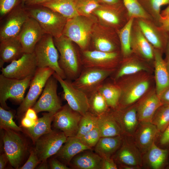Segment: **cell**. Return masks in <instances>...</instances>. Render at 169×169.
<instances>
[{
  "instance_id": "39",
  "label": "cell",
  "mask_w": 169,
  "mask_h": 169,
  "mask_svg": "<svg viewBox=\"0 0 169 169\" xmlns=\"http://www.w3.org/2000/svg\"><path fill=\"white\" fill-rule=\"evenodd\" d=\"M130 18H150L149 15L138 0H122Z\"/></svg>"
},
{
  "instance_id": "41",
  "label": "cell",
  "mask_w": 169,
  "mask_h": 169,
  "mask_svg": "<svg viewBox=\"0 0 169 169\" xmlns=\"http://www.w3.org/2000/svg\"><path fill=\"white\" fill-rule=\"evenodd\" d=\"M79 15L90 17L93 12L101 5L98 0H75Z\"/></svg>"
},
{
  "instance_id": "6",
  "label": "cell",
  "mask_w": 169,
  "mask_h": 169,
  "mask_svg": "<svg viewBox=\"0 0 169 169\" xmlns=\"http://www.w3.org/2000/svg\"><path fill=\"white\" fill-rule=\"evenodd\" d=\"M4 130L3 140L5 153L11 165L15 168L19 169L27 151L26 141L15 131Z\"/></svg>"
},
{
  "instance_id": "14",
  "label": "cell",
  "mask_w": 169,
  "mask_h": 169,
  "mask_svg": "<svg viewBox=\"0 0 169 169\" xmlns=\"http://www.w3.org/2000/svg\"><path fill=\"white\" fill-rule=\"evenodd\" d=\"M0 26V41L18 37L29 17L25 6L20 4L8 14Z\"/></svg>"
},
{
  "instance_id": "10",
  "label": "cell",
  "mask_w": 169,
  "mask_h": 169,
  "mask_svg": "<svg viewBox=\"0 0 169 169\" xmlns=\"http://www.w3.org/2000/svg\"><path fill=\"white\" fill-rule=\"evenodd\" d=\"M37 68L34 53H24L19 59L2 68L1 74L8 78L23 79L33 77Z\"/></svg>"
},
{
  "instance_id": "21",
  "label": "cell",
  "mask_w": 169,
  "mask_h": 169,
  "mask_svg": "<svg viewBox=\"0 0 169 169\" xmlns=\"http://www.w3.org/2000/svg\"><path fill=\"white\" fill-rule=\"evenodd\" d=\"M169 147L161 148L154 142L143 155V166L147 169H161L168 166Z\"/></svg>"
},
{
  "instance_id": "1",
  "label": "cell",
  "mask_w": 169,
  "mask_h": 169,
  "mask_svg": "<svg viewBox=\"0 0 169 169\" xmlns=\"http://www.w3.org/2000/svg\"><path fill=\"white\" fill-rule=\"evenodd\" d=\"M54 41L60 54L59 64L66 79L74 80L80 74L83 66L72 41L63 35L54 38Z\"/></svg>"
},
{
  "instance_id": "34",
  "label": "cell",
  "mask_w": 169,
  "mask_h": 169,
  "mask_svg": "<svg viewBox=\"0 0 169 169\" xmlns=\"http://www.w3.org/2000/svg\"><path fill=\"white\" fill-rule=\"evenodd\" d=\"M89 111L98 116L108 111L110 108L105 100L97 90L88 95Z\"/></svg>"
},
{
  "instance_id": "16",
  "label": "cell",
  "mask_w": 169,
  "mask_h": 169,
  "mask_svg": "<svg viewBox=\"0 0 169 169\" xmlns=\"http://www.w3.org/2000/svg\"><path fill=\"white\" fill-rule=\"evenodd\" d=\"M38 22L29 17L18 36L24 53H33L38 42L45 34Z\"/></svg>"
},
{
  "instance_id": "59",
  "label": "cell",
  "mask_w": 169,
  "mask_h": 169,
  "mask_svg": "<svg viewBox=\"0 0 169 169\" xmlns=\"http://www.w3.org/2000/svg\"><path fill=\"white\" fill-rule=\"evenodd\" d=\"M47 160H44L41 162L39 166L38 167L37 169H48L49 167L48 165Z\"/></svg>"
},
{
  "instance_id": "3",
  "label": "cell",
  "mask_w": 169,
  "mask_h": 169,
  "mask_svg": "<svg viewBox=\"0 0 169 169\" xmlns=\"http://www.w3.org/2000/svg\"><path fill=\"white\" fill-rule=\"evenodd\" d=\"M58 51L54 41V37L45 34L36 45L33 53L38 68L49 67L63 79L65 75L59 66Z\"/></svg>"
},
{
  "instance_id": "8",
  "label": "cell",
  "mask_w": 169,
  "mask_h": 169,
  "mask_svg": "<svg viewBox=\"0 0 169 169\" xmlns=\"http://www.w3.org/2000/svg\"><path fill=\"white\" fill-rule=\"evenodd\" d=\"M113 71V69L84 68L72 83L74 87L85 93L88 96L96 90Z\"/></svg>"
},
{
  "instance_id": "18",
  "label": "cell",
  "mask_w": 169,
  "mask_h": 169,
  "mask_svg": "<svg viewBox=\"0 0 169 169\" xmlns=\"http://www.w3.org/2000/svg\"><path fill=\"white\" fill-rule=\"evenodd\" d=\"M83 51L82 62L84 68L112 69L116 63L118 54L115 52H106L95 50Z\"/></svg>"
},
{
  "instance_id": "4",
  "label": "cell",
  "mask_w": 169,
  "mask_h": 169,
  "mask_svg": "<svg viewBox=\"0 0 169 169\" xmlns=\"http://www.w3.org/2000/svg\"><path fill=\"white\" fill-rule=\"evenodd\" d=\"M94 23L90 17L79 15L67 20L62 35L85 50L92 36Z\"/></svg>"
},
{
  "instance_id": "13",
  "label": "cell",
  "mask_w": 169,
  "mask_h": 169,
  "mask_svg": "<svg viewBox=\"0 0 169 169\" xmlns=\"http://www.w3.org/2000/svg\"><path fill=\"white\" fill-rule=\"evenodd\" d=\"M58 82L53 75L48 79L39 100L32 107L37 113L47 111L55 113L61 108L57 93Z\"/></svg>"
},
{
  "instance_id": "31",
  "label": "cell",
  "mask_w": 169,
  "mask_h": 169,
  "mask_svg": "<svg viewBox=\"0 0 169 169\" xmlns=\"http://www.w3.org/2000/svg\"><path fill=\"white\" fill-rule=\"evenodd\" d=\"M97 90L104 97L110 108L114 109L118 107L121 94V89L118 84L103 82Z\"/></svg>"
},
{
  "instance_id": "2",
  "label": "cell",
  "mask_w": 169,
  "mask_h": 169,
  "mask_svg": "<svg viewBox=\"0 0 169 169\" xmlns=\"http://www.w3.org/2000/svg\"><path fill=\"white\" fill-rule=\"evenodd\" d=\"M29 17L35 19L45 34L54 38L62 35L67 19L59 13L41 5L25 6Z\"/></svg>"
},
{
  "instance_id": "35",
  "label": "cell",
  "mask_w": 169,
  "mask_h": 169,
  "mask_svg": "<svg viewBox=\"0 0 169 169\" xmlns=\"http://www.w3.org/2000/svg\"><path fill=\"white\" fill-rule=\"evenodd\" d=\"M134 18H130L124 26L119 31L121 51L124 57L131 52V30Z\"/></svg>"
},
{
  "instance_id": "27",
  "label": "cell",
  "mask_w": 169,
  "mask_h": 169,
  "mask_svg": "<svg viewBox=\"0 0 169 169\" xmlns=\"http://www.w3.org/2000/svg\"><path fill=\"white\" fill-rule=\"evenodd\" d=\"M98 117L97 126L101 137L123 135L121 128L112 115L110 109Z\"/></svg>"
},
{
  "instance_id": "25",
  "label": "cell",
  "mask_w": 169,
  "mask_h": 169,
  "mask_svg": "<svg viewBox=\"0 0 169 169\" xmlns=\"http://www.w3.org/2000/svg\"><path fill=\"white\" fill-rule=\"evenodd\" d=\"M92 150H87L79 153L72 159L69 165L76 169H101L102 158Z\"/></svg>"
},
{
  "instance_id": "54",
  "label": "cell",
  "mask_w": 169,
  "mask_h": 169,
  "mask_svg": "<svg viewBox=\"0 0 169 169\" xmlns=\"http://www.w3.org/2000/svg\"><path fill=\"white\" fill-rule=\"evenodd\" d=\"M100 3H102L105 5L113 6L119 7L120 5V0H98Z\"/></svg>"
},
{
  "instance_id": "17",
  "label": "cell",
  "mask_w": 169,
  "mask_h": 169,
  "mask_svg": "<svg viewBox=\"0 0 169 169\" xmlns=\"http://www.w3.org/2000/svg\"><path fill=\"white\" fill-rule=\"evenodd\" d=\"M111 109V112L119 125L123 135L133 137L139 123L136 104L124 108Z\"/></svg>"
},
{
  "instance_id": "37",
  "label": "cell",
  "mask_w": 169,
  "mask_h": 169,
  "mask_svg": "<svg viewBox=\"0 0 169 169\" xmlns=\"http://www.w3.org/2000/svg\"><path fill=\"white\" fill-rule=\"evenodd\" d=\"M151 122L156 127L159 134L169 124V105H162L156 110Z\"/></svg>"
},
{
  "instance_id": "49",
  "label": "cell",
  "mask_w": 169,
  "mask_h": 169,
  "mask_svg": "<svg viewBox=\"0 0 169 169\" xmlns=\"http://www.w3.org/2000/svg\"><path fill=\"white\" fill-rule=\"evenodd\" d=\"M159 143L162 148L169 147V124L164 131L159 134Z\"/></svg>"
},
{
  "instance_id": "15",
  "label": "cell",
  "mask_w": 169,
  "mask_h": 169,
  "mask_svg": "<svg viewBox=\"0 0 169 169\" xmlns=\"http://www.w3.org/2000/svg\"><path fill=\"white\" fill-rule=\"evenodd\" d=\"M117 165L143 167V155L136 144L133 137L124 136L122 143L112 156Z\"/></svg>"
},
{
  "instance_id": "7",
  "label": "cell",
  "mask_w": 169,
  "mask_h": 169,
  "mask_svg": "<svg viewBox=\"0 0 169 169\" xmlns=\"http://www.w3.org/2000/svg\"><path fill=\"white\" fill-rule=\"evenodd\" d=\"M54 71L49 67L38 68L31 80L28 92L18 110V115L32 107L41 94L47 81Z\"/></svg>"
},
{
  "instance_id": "62",
  "label": "cell",
  "mask_w": 169,
  "mask_h": 169,
  "mask_svg": "<svg viewBox=\"0 0 169 169\" xmlns=\"http://www.w3.org/2000/svg\"><path fill=\"white\" fill-rule=\"evenodd\" d=\"M166 66L168 71L169 73V61L168 62H166Z\"/></svg>"
},
{
  "instance_id": "61",
  "label": "cell",
  "mask_w": 169,
  "mask_h": 169,
  "mask_svg": "<svg viewBox=\"0 0 169 169\" xmlns=\"http://www.w3.org/2000/svg\"><path fill=\"white\" fill-rule=\"evenodd\" d=\"M167 62L169 61V40L167 45Z\"/></svg>"
},
{
  "instance_id": "9",
  "label": "cell",
  "mask_w": 169,
  "mask_h": 169,
  "mask_svg": "<svg viewBox=\"0 0 169 169\" xmlns=\"http://www.w3.org/2000/svg\"><path fill=\"white\" fill-rule=\"evenodd\" d=\"M53 75L62 87L64 98L72 109L82 115L89 111L88 96L85 93L74 87L70 80L62 79L55 72Z\"/></svg>"
},
{
  "instance_id": "53",
  "label": "cell",
  "mask_w": 169,
  "mask_h": 169,
  "mask_svg": "<svg viewBox=\"0 0 169 169\" xmlns=\"http://www.w3.org/2000/svg\"><path fill=\"white\" fill-rule=\"evenodd\" d=\"M37 113L32 108H29L24 113L25 116L35 121H37L38 118Z\"/></svg>"
},
{
  "instance_id": "55",
  "label": "cell",
  "mask_w": 169,
  "mask_h": 169,
  "mask_svg": "<svg viewBox=\"0 0 169 169\" xmlns=\"http://www.w3.org/2000/svg\"><path fill=\"white\" fill-rule=\"evenodd\" d=\"M160 98L162 105H169V89L162 94Z\"/></svg>"
},
{
  "instance_id": "22",
  "label": "cell",
  "mask_w": 169,
  "mask_h": 169,
  "mask_svg": "<svg viewBox=\"0 0 169 169\" xmlns=\"http://www.w3.org/2000/svg\"><path fill=\"white\" fill-rule=\"evenodd\" d=\"M162 104L156 92L148 94L136 104L139 122H151L155 112Z\"/></svg>"
},
{
  "instance_id": "40",
  "label": "cell",
  "mask_w": 169,
  "mask_h": 169,
  "mask_svg": "<svg viewBox=\"0 0 169 169\" xmlns=\"http://www.w3.org/2000/svg\"><path fill=\"white\" fill-rule=\"evenodd\" d=\"M145 10L151 13L159 23L161 19V7L169 4V0H138Z\"/></svg>"
},
{
  "instance_id": "51",
  "label": "cell",
  "mask_w": 169,
  "mask_h": 169,
  "mask_svg": "<svg viewBox=\"0 0 169 169\" xmlns=\"http://www.w3.org/2000/svg\"><path fill=\"white\" fill-rule=\"evenodd\" d=\"M159 23L161 29L169 33V13L163 16H161Z\"/></svg>"
},
{
  "instance_id": "19",
  "label": "cell",
  "mask_w": 169,
  "mask_h": 169,
  "mask_svg": "<svg viewBox=\"0 0 169 169\" xmlns=\"http://www.w3.org/2000/svg\"><path fill=\"white\" fill-rule=\"evenodd\" d=\"M121 90L118 106L122 109L130 106L139 100L148 89L149 84L147 80H139L131 84H118Z\"/></svg>"
},
{
  "instance_id": "20",
  "label": "cell",
  "mask_w": 169,
  "mask_h": 169,
  "mask_svg": "<svg viewBox=\"0 0 169 169\" xmlns=\"http://www.w3.org/2000/svg\"><path fill=\"white\" fill-rule=\"evenodd\" d=\"M159 133L156 126L151 122H139L133 136L134 142L142 155L155 142Z\"/></svg>"
},
{
  "instance_id": "58",
  "label": "cell",
  "mask_w": 169,
  "mask_h": 169,
  "mask_svg": "<svg viewBox=\"0 0 169 169\" xmlns=\"http://www.w3.org/2000/svg\"><path fill=\"white\" fill-rule=\"evenodd\" d=\"M117 165L118 169H140L142 168L141 167H139V166L127 165H125L120 164V165Z\"/></svg>"
},
{
  "instance_id": "46",
  "label": "cell",
  "mask_w": 169,
  "mask_h": 169,
  "mask_svg": "<svg viewBox=\"0 0 169 169\" xmlns=\"http://www.w3.org/2000/svg\"><path fill=\"white\" fill-rule=\"evenodd\" d=\"M22 0H0V16L2 18L18 6Z\"/></svg>"
},
{
  "instance_id": "45",
  "label": "cell",
  "mask_w": 169,
  "mask_h": 169,
  "mask_svg": "<svg viewBox=\"0 0 169 169\" xmlns=\"http://www.w3.org/2000/svg\"><path fill=\"white\" fill-rule=\"evenodd\" d=\"M100 137V131L97 126L84 136L78 138L84 144L92 149L96 145Z\"/></svg>"
},
{
  "instance_id": "5",
  "label": "cell",
  "mask_w": 169,
  "mask_h": 169,
  "mask_svg": "<svg viewBox=\"0 0 169 169\" xmlns=\"http://www.w3.org/2000/svg\"><path fill=\"white\" fill-rule=\"evenodd\" d=\"M33 77L23 79H18L0 75V103L2 107L9 109L6 101L8 99L22 103L24 97L25 91L30 85Z\"/></svg>"
},
{
  "instance_id": "11",
  "label": "cell",
  "mask_w": 169,
  "mask_h": 169,
  "mask_svg": "<svg viewBox=\"0 0 169 169\" xmlns=\"http://www.w3.org/2000/svg\"><path fill=\"white\" fill-rule=\"evenodd\" d=\"M67 137L59 130H52L39 137L34 142V149L39 161L47 160L55 155L65 142Z\"/></svg>"
},
{
  "instance_id": "23",
  "label": "cell",
  "mask_w": 169,
  "mask_h": 169,
  "mask_svg": "<svg viewBox=\"0 0 169 169\" xmlns=\"http://www.w3.org/2000/svg\"><path fill=\"white\" fill-rule=\"evenodd\" d=\"M0 41V67L6 62H11L20 58L24 53L18 37L5 39Z\"/></svg>"
},
{
  "instance_id": "57",
  "label": "cell",
  "mask_w": 169,
  "mask_h": 169,
  "mask_svg": "<svg viewBox=\"0 0 169 169\" xmlns=\"http://www.w3.org/2000/svg\"><path fill=\"white\" fill-rule=\"evenodd\" d=\"M8 161V158L5 153L1 155L0 156V169L4 168Z\"/></svg>"
},
{
  "instance_id": "50",
  "label": "cell",
  "mask_w": 169,
  "mask_h": 169,
  "mask_svg": "<svg viewBox=\"0 0 169 169\" xmlns=\"http://www.w3.org/2000/svg\"><path fill=\"white\" fill-rule=\"evenodd\" d=\"M49 167L51 169H70L69 167L56 158H52L50 161Z\"/></svg>"
},
{
  "instance_id": "29",
  "label": "cell",
  "mask_w": 169,
  "mask_h": 169,
  "mask_svg": "<svg viewBox=\"0 0 169 169\" xmlns=\"http://www.w3.org/2000/svg\"><path fill=\"white\" fill-rule=\"evenodd\" d=\"M55 113L48 112L42 114V116L38 118L36 124L32 127L25 129L27 134L34 143L41 136L51 132V124Z\"/></svg>"
},
{
  "instance_id": "52",
  "label": "cell",
  "mask_w": 169,
  "mask_h": 169,
  "mask_svg": "<svg viewBox=\"0 0 169 169\" xmlns=\"http://www.w3.org/2000/svg\"><path fill=\"white\" fill-rule=\"evenodd\" d=\"M37 121L24 116L21 120V125L25 129L30 128L33 126Z\"/></svg>"
},
{
  "instance_id": "43",
  "label": "cell",
  "mask_w": 169,
  "mask_h": 169,
  "mask_svg": "<svg viewBox=\"0 0 169 169\" xmlns=\"http://www.w3.org/2000/svg\"><path fill=\"white\" fill-rule=\"evenodd\" d=\"M146 69L144 66L137 62L127 63L121 66L117 73L115 78L118 79L124 76L133 74Z\"/></svg>"
},
{
  "instance_id": "33",
  "label": "cell",
  "mask_w": 169,
  "mask_h": 169,
  "mask_svg": "<svg viewBox=\"0 0 169 169\" xmlns=\"http://www.w3.org/2000/svg\"><path fill=\"white\" fill-rule=\"evenodd\" d=\"M138 52L144 58L151 59L154 57V51L151 44L145 38L139 27L131 37V44Z\"/></svg>"
},
{
  "instance_id": "26",
  "label": "cell",
  "mask_w": 169,
  "mask_h": 169,
  "mask_svg": "<svg viewBox=\"0 0 169 169\" xmlns=\"http://www.w3.org/2000/svg\"><path fill=\"white\" fill-rule=\"evenodd\" d=\"M155 59V78L156 93L160 98L162 94L169 89V73L166 63L163 59L160 51H154Z\"/></svg>"
},
{
  "instance_id": "47",
  "label": "cell",
  "mask_w": 169,
  "mask_h": 169,
  "mask_svg": "<svg viewBox=\"0 0 169 169\" xmlns=\"http://www.w3.org/2000/svg\"><path fill=\"white\" fill-rule=\"evenodd\" d=\"M30 152L29 156L26 163L19 169H33L41 162L39 161L34 148L31 149Z\"/></svg>"
},
{
  "instance_id": "28",
  "label": "cell",
  "mask_w": 169,
  "mask_h": 169,
  "mask_svg": "<svg viewBox=\"0 0 169 169\" xmlns=\"http://www.w3.org/2000/svg\"><path fill=\"white\" fill-rule=\"evenodd\" d=\"M39 5L59 13L67 20L79 15L75 0H50Z\"/></svg>"
},
{
  "instance_id": "44",
  "label": "cell",
  "mask_w": 169,
  "mask_h": 169,
  "mask_svg": "<svg viewBox=\"0 0 169 169\" xmlns=\"http://www.w3.org/2000/svg\"><path fill=\"white\" fill-rule=\"evenodd\" d=\"M93 43L95 50L106 52H114L115 47L108 38L102 35H97L94 38Z\"/></svg>"
},
{
  "instance_id": "48",
  "label": "cell",
  "mask_w": 169,
  "mask_h": 169,
  "mask_svg": "<svg viewBox=\"0 0 169 169\" xmlns=\"http://www.w3.org/2000/svg\"><path fill=\"white\" fill-rule=\"evenodd\" d=\"M102 158L101 169H117V165L112 156H104Z\"/></svg>"
},
{
  "instance_id": "56",
  "label": "cell",
  "mask_w": 169,
  "mask_h": 169,
  "mask_svg": "<svg viewBox=\"0 0 169 169\" xmlns=\"http://www.w3.org/2000/svg\"><path fill=\"white\" fill-rule=\"evenodd\" d=\"M50 0H25V6H29L39 5Z\"/></svg>"
},
{
  "instance_id": "38",
  "label": "cell",
  "mask_w": 169,
  "mask_h": 169,
  "mask_svg": "<svg viewBox=\"0 0 169 169\" xmlns=\"http://www.w3.org/2000/svg\"><path fill=\"white\" fill-rule=\"evenodd\" d=\"M98 117L90 111L82 115L76 136L80 138L97 126Z\"/></svg>"
},
{
  "instance_id": "30",
  "label": "cell",
  "mask_w": 169,
  "mask_h": 169,
  "mask_svg": "<svg viewBox=\"0 0 169 169\" xmlns=\"http://www.w3.org/2000/svg\"><path fill=\"white\" fill-rule=\"evenodd\" d=\"M124 136L123 135L101 137L95 146V152L101 156H112L120 146Z\"/></svg>"
},
{
  "instance_id": "24",
  "label": "cell",
  "mask_w": 169,
  "mask_h": 169,
  "mask_svg": "<svg viewBox=\"0 0 169 169\" xmlns=\"http://www.w3.org/2000/svg\"><path fill=\"white\" fill-rule=\"evenodd\" d=\"M87 150H93L76 137H67L65 142L55 155L56 158L66 165H69L76 155Z\"/></svg>"
},
{
  "instance_id": "63",
  "label": "cell",
  "mask_w": 169,
  "mask_h": 169,
  "mask_svg": "<svg viewBox=\"0 0 169 169\" xmlns=\"http://www.w3.org/2000/svg\"><path fill=\"white\" fill-rule=\"evenodd\" d=\"M25 0H22V4L23 6H25L24 5V2H25Z\"/></svg>"
},
{
  "instance_id": "12",
  "label": "cell",
  "mask_w": 169,
  "mask_h": 169,
  "mask_svg": "<svg viewBox=\"0 0 169 169\" xmlns=\"http://www.w3.org/2000/svg\"><path fill=\"white\" fill-rule=\"evenodd\" d=\"M81 116L67 104L55 114L53 126L56 129L63 132L67 137H76Z\"/></svg>"
},
{
  "instance_id": "32",
  "label": "cell",
  "mask_w": 169,
  "mask_h": 169,
  "mask_svg": "<svg viewBox=\"0 0 169 169\" xmlns=\"http://www.w3.org/2000/svg\"><path fill=\"white\" fill-rule=\"evenodd\" d=\"M138 25L145 38L151 45L159 49L163 47L164 41L162 38L146 20L140 19L138 21Z\"/></svg>"
},
{
  "instance_id": "42",
  "label": "cell",
  "mask_w": 169,
  "mask_h": 169,
  "mask_svg": "<svg viewBox=\"0 0 169 169\" xmlns=\"http://www.w3.org/2000/svg\"><path fill=\"white\" fill-rule=\"evenodd\" d=\"M0 128L2 129H11L22 131L13 120V115L11 110H7L0 107Z\"/></svg>"
},
{
  "instance_id": "64",
  "label": "cell",
  "mask_w": 169,
  "mask_h": 169,
  "mask_svg": "<svg viewBox=\"0 0 169 169\" xmlns=\"http://www.w3.org/2000/svg\"></svg>"
},
{
  "instance_id": "60",
  "label": "cell",
  "mask_w": 169,
  "mask_h": 169,
  "mask_svg": "<svg viewBox=\"0 0 169 169\" xmlns=\"http://www.w3.org/2000/svg\"><path fill=\"white\" fill-rule=\"evenodd\" d=\"M169 13V6L163 10L161 12V16H163Z\"/></svg>"
},
{
  "instance_id": "36",
  "label": "cell",
  "mask_w": 169,
  "mask_h": 169,
  "mask_svg": "<svg viewBox=\"0 0 169 169\" xmlns=\"http://www.w3.org/2000/svg\"><path fill=\"white\" fill-rule=\"evenodd\" d=\"M118 7L101 5L93 12L101 21L105 23L116 25L119 23L120 18L115 11V8Z\"/></svg>"
}]
</instances>
